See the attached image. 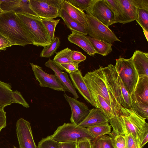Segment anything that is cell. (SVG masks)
<instances>
[{"mask_svg":"<svg viewBox=\"0 0 148 148\" xmlns=\"http://www.w3.org/2000/svg\"><path fill=\"white\" fill-rule=\"evenodd\" d=\"M61 9L64 10L71 18L80 25L85 28L87 27L86 14L73 6L68 0H62Z\"/></svg>","mask_w":148,"mask_h":148,"instance_id":"obj_19","label":"cell"},{"mask_svg":"<svg viewBox=\"0 0 148 148\" xmlns=\"http://www.w3.org/2000/svg\"><path fill=\"white\" fill-rule=\"evenodd\" d=\"M64 96L71 108V123L77 125L87 116L90 110L85 103L68 96L65 92Z\"/></svg>","mask_w":148,"mask_h":148,"instance_id":"obj_12","label":"cell"},{"mask_svg":"<svg viewBox=\"0 0 148 148\" xmlns=\"http://www.w3.org/2000/svg\"><path fill=\"white\" fill-rule=\"evenodd\" d=\"M77 148H91V140L84 138L79 140L77 143Z\"/></svg>","mask_w":148,"mask_h":148,"instance_id":"obj_42","label":"cell"},{"mask_svg":"<svg viewBox=\"0 0 148 148\" xmlns=\"http://www.w3.org/2000/svg\"><path fill=\"white\" fill-rule=\"evenodd\" d=\"M111 126L109 122L97 124L87 128L89 133L96 138L107 134L111 132Z\"/></svg>","mask_w":148,"mask_h":148,"instance_id":"obj_25","label":"cell"},{"mask_svg":"<svg viewBox=\"0 0 148 148\" xmlns=\"http://www.w3.org/2000/svg\"><path fill=\"white\" fill-rule=\"evenodd\" d=\"M131 57L138 76L148 77V53L136 50Z\"/></svg>","mask_w":148,"mask_h":148,"instance_id":"obj_15","label":"cell"},{"mask_svg":"<svg viewBox=\"0 0 148 148\" xmlns=\"http://www.w3.org/2000/svg\"><path fill=\"white\" fill-rule=\"evenodd\" d=\"M60 44L59 38L58 37H55L50 44L44 47L40 53V56L43 58H49L56 52Z\"/></svg>","mask_w":148,"mask_h":148,"instance_id":"obj_30","label":"cell"},{"mask_svg":"<svg viewBox=\"0 0 148 148\" xmlns=\"http://www.w3.org/2000/svg\"><path fill=\"white\" fill-rule=\"evenodd\" d=\"M33 41V45L45 47L51 42L49 34L38 16L25 13H16Z\"/></svg>","mask_w":148,"mask_h":148,"instance_id":"obj_3","label":"cell"},{"mask_svg":"<svg viewBox=\"0 0 148 148\" xmlns=\"http://www.w3.org/2000/svg\"><path fill=\"white\" fill-rule=\"evenodd\" d=\"M41 19L49 34L51 41H52L55 38V32L56 27L60 19L42 18H41Z\"/></svg>","mask_w":148,"mask_h":148,"instance_id":"obj_32","label":"cell"},{"mask_svg":"<svg viewBox=\"0 0 148 148\" xmlns=\"http://www.w3.org/2000/svg\"><path fill=\"white\" fill-rule=\"evenodd\" d=\"M31 9L40 18L59 17L61 0H29Z\"/></svg>","mask_w":148,"mask_h":148,"instance_id":"obj_8","label":"cell"},{"mask_svg":"<svg viewBox=\"0 0 148 148\" xmlns=\"http://www.w3.org/2000/svg\"><path fill=\"white\" fill-rule=\"evenodd\" d=\"M109 122L105 115L98 108H94L90 110L89 113L77 126L87 128L92 126Z\"/></svg>","mask_w":148,"mask_h":148,"instance_id":"obj_16","label":"cell"},{"mask_svg":"<svg viewBox=\"0 0 148 148\" xmlns=\"http://www.w3.org/2000/svg\"><path fill=\"white\" fill-rule=\"evenodd\" d=\"M86 59V57L81 52L74 50L72 51L71 59L77 66L78 67L79 64Z\"/></svg>","mask_w":148,"mask_h":148,"instance_id":"obj_39","label":"cell"},{"mask_svg":"<svg viewBox=\"0 0 148 148\" xmlns=\"http://www.w3.org/2000/svg\"><path fill=\"white\" fill-rule=\"evenodd\" d=\"M86 13L108 27L115 23L113 12L105 0H92Z\"/></svg>","mask_w":148,"mask_h":148,"instance_id":"obj_9","label":"cell"},{"mask_svg":"<svg viewBox=\"0 0 148 148\" xmlns=\"http://www.w3.org/2000/svg\"><path fill=\"white\" fill-rule=\"evenodd\" d=\"M131 103L130 108L134 112L145 120L148 119V105L136 99L134 96L130 95Z\"/></svg>","mask_w":148,"mask_h":148,"instance_id":"obj_26","label":"cell"},{"mask_svg":"<svg viewBox=\"0 0 148 148\" xmlns=\"http://www.w3.org/2000/svg\"><path fill=\"white\" fill-rule=\"evenodd\" d=\"M112 138L114 148H126V141L124 135H119Z\"/></svg>","mask_w":148,"mask_h":148,"instance_id":"obj_41","label":"cell"},{"mask_svg":"<svg viewBox=\"0 0 148 148\" xmlns=\"http://www.w3.org/2000/svg\"><path fill=\"white\" fill-rule=\"evenodd\" d=\"M131 94L138 101L148 105V77L138 76L137 82Z\"/></svg>","mask_w":148,"mask_h":148,"instance_id":"obj_18","label":"cell"},{"mask_svg":"<svg viewBox=\"0 0 148 148\" xmlns=\"http://www.w3.org/2000/svg\"><path fill=\"white\" fill-rule=\"evenodd\" d=\"M113 12L115 23L124 24L125 20L122 7L118 0H105Z\"/></svg>","mask_w":148,"mask_h":148,"instance_id":"obj_27","label":"cell"},{"mask_svg":"<svg viewBox=\"0 0 148 148\" xmlns=\"http://www.w3.org/2000/svg\"><path fill=\"white\" fill-rule=\"evenodd\" d=\"M11 85L0 81V109L12 103L13 91Z\"/></svg>","mask_w":148,"mask_h":148,"instance_id":"obj_22","label":"cell"},{"mask_svg":"<svg viewBox=\"0 0 148 148\" xmlns=\"http://www.w3.org/2000/svg\"><path fill=\"white\" fill-rule=\"evenodd\" d=\"M68 39L70 42L80 47L89 55L92 56L95 54V50L86 35L72 32L68 36Z\"/></svg>","mask_w":148,"mask_h":148,"instance_id":"obj_17","label":"cell"},{"mask_svg":"<svg viewBox=\"0 0 148 148\" xmlns=\"http://www.w3.org/2000/svg\"><path fill=\"white\" fill-rule=\"evenodd\" d=\"M72 53V50L66 48L57 52L52 60L56 65L69 63L74 64L71 59Z\"/></svg>","mask_w":148,"mask_h":148,"instance_id":"obj_29","label":"cell"},{"mask_svg":"<svg viewBox=\"0 0 148 148\" xmlns=\"http://www.w3.org/2000/svg\"><path fill=\"white\" fill-rule=\"evenodd\" d=\"M138 8L148 10V0H133Z\"/></svg>","mask_w":148,"mask_h":148,"instance_id":"obj_47","label":"cell"},{"mask_svg":"<svg viewBox=\"0 0 148 148\" xmlns=\"http://www.w3.org/2000/svg\"><path fill=\"white\" fill-rule=\"evenodd\" d=\"M143 29V33H144V34L145 35V36L146 37V40L147 41H148V31H147L145 29L142 28Z\"/></svg>","mask_w":148,"mask_h":148,"instance_id":"obj_48","label":"cell"},{"mask_svg":"<svg viewBox=\"0 0 148 148\" xmlns=\"http://www.w3.org/2000/svg\"><path fill=\"white\" fill-rule=\"evenodd\" d=\"M16 133L19 148H37L29 122L22 118L19 119L16 123Z\"/></svg>","mask_w":148,"mask_h":148,"instance_id":"obj_11","label":"cell"},{"mask_svg":"<svg viewBox=\"0 0 148 148\" xmlns=\"http://www.w3.org/2000/svg\"><path fill=\"white\" fill-rule=\"evenodd\" d=\"M3 12V11L1 10V9L0 7V14L1 13Z\"/></svg>","mask_w":148,"mask_h":148,"instance_id":"obj_49","label":"cell"},{"mask_svg":"<svg viewBox=\"0 0 148 148\" xmlns=\"http://www.w3.org/2000/svg\"><path fill=\"white\" fill-rule=\"evenodd\" d=\"M30 64L40 86L48 87L57 91H68L55 75L47 73L43 71L41 67L32 63H30Z\"/></svg>","mask_w":148,"mask_h":148,"instance_id":"obj_10","label":"cell"},{"mask_svg":"<svg viewBox=\"0 0 148 148\" xmlns=\"http://www.w3.org/2000/svg\"><path fill=\"white\" fill-rule=\"evenodd\" d=\"M74 7L84 12H87L89 8L92 0H68Z\"/></svg>","mask_w":148,"mask_h":148,"instance_id":"obj_34","label":"cell"},{"mask_svg":"<svg viewBox=\"0 0 148 148\" xmlns=\"http://www.w3.org/2000/svg\"><path fill=\"white\" fill-rule=\"evenodd\" d=\"M14 148H17L16 147H15V146H14Z\"/></svg>","mask_w":148,"mask_h":148,"instance_id":"obj_50","label":"cell"},{"mask_svg":"<svg viewBox=\"0 0 148 148\" xmlns=\"http://www.w3.org/2000/svg\"><path fill=\"white\" fill-rule=\"evenodd\" d=\"M135 20L142 28L148 31V10L138 8Z\"/></svg>","mask_w":148,"mask_h":148,"instance_id":"obj_31","label":"cell"},{"mask_svg":"<svg viewBox=\"0 0 148 148\" xmlns=\"http://www.w3.org/2000/svg\"><path fill=\"white\" fill-rule=\"evenodd\" d=\"M115 69L130 95L133 92L138 78L132 58L116 59Z\"/></svg>","mask_w":148,"mask_h":148,"instance_id":"obj_6","label":"cell"},{"mask_svg":"<svg viewBox=\"0 0 148 148\" xmlns=\"http://www.w3.org/2000/svg\"><path fill=\"white\" fill-rule=\"evenodd\" d=\"M86 17L87 26L85 29L87 35L90 37L112 43L121 42L109 27L90 14H86Z\"/></svg>","mask_w":148,"mask_h":148,"instance_id":"obj_7","label":"cell"},{"mask_svg":"<svg viewBox=\"0 0 148 148\" xmlns=\"http://www.w3.org/2000/svg\"><path fill=\"white\" fill-rule=\"evenodd\" d=\"M57 148H77V143L75 142H58Z\"/></svg>","mask_w":148,"mask_h":148,"instance_id":"obj_45","label":"cell"},{"mask_svg":"<svg viewBox=\"0 0 148 148\" xmlns=\"http://www.w3.org/2000/svg\"><path fill=\"white\" fill-rule=\"evenodd\" d=\"M6 114L3 108L0 109V132L7 125Z\"/></svg>","mask_w":148,"mask_h":148,"instance_id":"obj_44","label":"cell"},{"mask_svg":"<svg viewBox=\"0 0 148 148\" xmlns=\"http://www.w3.org/2000/svg\"><path fill=\"white\" fill-rule=\"evenodd\" d=\"M13 97L12 103L20 104L27 108L29 107V104L26 102L19 91L17 90L13 91Z\"/></svg>","mask_w":148,"mask_h":148,"instance_id":"obj_38","label":"cell"},{"mask_svg":"<svg viewBox=\"0 0 148 148\" xmlns=\"http://www.w3.org/2000/svg\"><path fill=\"white\" fill-rule=\"evenodd\" d=\"M59 17L62 18L65 24L72 32L79 33L85 35H87L85 28L80 25L71 18L64 10L60 9Z\"/></svg>","mask_w":148,"mask_h":148,"instance_id":"obj_23","label":"cell"},{"mask_svg":"<svg viewBox=\"0 0 148 148\" xmlns=\"http://www.w3.org/2000/svg\"><path fill=\"white\" fill-rule=\"evenodd\" d=\"M56 65L62 71H65L69 74L76 72L79 70L78 67L72 63H62Z\"/></svg>","mask_w":148,"mask_h":148,"instance_id":"obj_40","label":"cell"},{"mask_svg":"<svg viewBox=\"0 0 148 148\" xmlns=\"http://www.w3.org/2000/svg\"><path fill=\"white\" fill-rule=\"evenodd\" d=\"M86 36L91 42L95 50V53L106 56L112 51V43L99 40L88 36Z\"/></svg>","mask_w":148,"mask_h":148,"instance_id":"obj_24","label":"cell"},{"mask_svg":"<svg viewBox=\"0 0 148 148\" xmlns=\"http://www.w3.org/2000/svg\"><path fill=\"white\" fill-rule=\"evenodd\" d=\"M12 46L8 39L0 34V51L5 50L7 47Z\"/></svg>","mask_w":148,"mask_h":148,"instance_id":"obj_43","label":"cell"},{"mask_svg":"<svg viewBox=\"0 0 148 148\" xmlns=\"http://www.w3.org/2000/svg\"><path fill=\"white\" fill-rule=\"evenodd\" d=\"M69 75L72 84L75 88L78 90L79 93L87 102L97 108L95 103L84 80L81 71L78 70L76 72L69 74Z\"/></svg>","mask_w":148,"mask_h":148,"instance_id":"obj_13","label":"cell"},{"mask_svg":"<svg viewBox=\"0 0 148 148\" xmlns=\"http://www.w3.org/2000/svg\"><path fill=\"white\" fill-rule=\"evenodd\" d=\"M45 65L53 71L55 75L60 82L66 88L68 91L73 95L75 98L77 99L79 97L76 92L75 88L69 79L66 73L63 72L57 66L53 60L50 59L45 63Z\"/></svg>","mask_w":148,"mask_h":148,"instance_id":"obj_14","label":"cell"},{"mask_svg":"<svg viewBox=\"0 0 148 148\" xmlns=\"http://www.w3.org/2000/svg\"><path fill=\"white\" fill-rule=\"evenodd\" d=\"M126 141L125 148H141L139 142L133 136L131 133L124 135Z\"/></svg>","mask_w":148,"mask_h":148,"instance_id":"obj_37","label":"cell"},{"mask_svg":"<svg viewBox=\"0 0 148 148\" xmlns=\"http://www.w3.org/2000/svg\"><path fill=\"white\" fill-rule=\"evenodd\" d=\"M25 13L37 16L30 8L29 0H19V7L16 13Z\"/></svg>","mask_w":148,"mask_h":148,"instance_id":"obj_35","label":"cell"},{"mask_svg":"<svg viewBox=\"0 0 148 148\" xmlns=\"http://www.w3.org/2000/svg\"><path fill=\"white\" fill-rule=\"evenodd\" d=\"M19 0H0V7L3 12L12 11L15 13L18 8Z\"/></svg>","mask_w":148,"mask_h":148,"instance_id":"obj_33","label":"cell"},{"mask_svg":"<svg viewBox=\"0 0 148 148\" xmlns=\"http://www.w3.org/2000/svg\"><path fill=\"white\" fill-rule=\"evenodd\" d=\"M50 137L58 143H77L79 140L83 138H87L90 140L95 138L88 132L87 128L71 123H65L58 127Z\"/></svg>","mask_w":148,"mask_h":148,"instance_id":"obj_5","label":"cell"},{"mask_svg":"<svg viewBox=\"0 0 148 148\" xmlns=\"http://www.w3.org/2000/svg\"><path fill=\"white\" fill-rule=\"evenodd\" d=\"M103 66L92 71L88 72L84 77L88 88L102 97L112 108L115 115H119L120 107L116 102L106 82L102 70Z\"/></svg>","mask_w":148,"mask_h":148,"instance_id":"obj_2","label":"cell"},{"mask_svg":"<svg viewBox=\"0 0 148 148\" xmlns=\"http://www.w3.org/2000/svg\"><path fill=\"white\" fill-rule=\"evenodd\" d=\"M58 142L52 139L50 136L42 138L38 143V148H57Z\"/></svg>","mask_w":148,"mask_h":148,"instance_id":"obj_36","label":"cell"},{"mask_svg":"<svg viewBox=\"0 0 148 148\" xmlns=\"http://www.w3.org/2000/svg\"><path fill=\"white\" fill-rule=\"evenodd\" d=\"M91 148H114L112 138L105 135L91 140Z\"/></svg>","mask_w":148,"mask_h":148,"instance_id":"obj_28","label":"cell"},{"mask_svg":"<svg viewBox=\"0 0 148 148\" xmlns=\"http://www.w3.org/2000/svg\"><path fill=\"white\" fill-rule=\"evenodd\" d=\"M123 10L126 23L136 20L138 8L133 0H118Z\"/></svg>","mask_w":148,"mask_h":148,"instance_id":"obj_21","label":"cell"},{"mask_svg":"<svg viewBox=\"0 0 148 148\" xmlns=\"http://www.w3.org/2000/svg\"><path fill=\"white\" fill-rule=\"evenodd\" d=\"M119 117L125 134L131 133L139 142L141 135L148 130V124L146 122L145 120L131 108H126L122 106H121L119 110Z\"/></svg>","mask_w":148,"mask_h":148,"instance_id":"obj_4","label":"cell"},{"mask_svg":"<svg viewBox=\"0 0 148 148\" xmlns=\"http://www.w3.org/2000/svg\"><path fill=\"white\" fill-rule=\"evenodd\" d=\"M89 89L95 103L97 108L105 115L111 125L116 116L112 109L102 97L90 89Z\"/></svg>","mask_w":148,"mask_h":148,"instance_id":"obj_20","label":"cell"},{"mask_svg":"<svg viewBox=\"0 0 148 148\" xmlns=\"http://www.w3.org/2000/svg\"><path fill=\"white\" fill-rule=\"evenodd\" d=\"M148 141V130H147L140 136L139 141L140 146L142 148L147 143Z\"/></svg>","mask_w":148,"mask_h":148,"instance_id":"obj_46","label":"cell"},{"mask_svg":"<svg viewBox=\"0 0 148 148\" xmlns=\"http://www.w3.org/2000/svg\"><path fill=\"white\" fill-rule=\"evenodd\" d=\"M0 34L12 45L24 46L33 41L16 13L12 11L0 14Z\"/></svg>","mask_w":148,"mask_h":148,"instance_id":"obj_1","label":"cell"}]
</instances>
